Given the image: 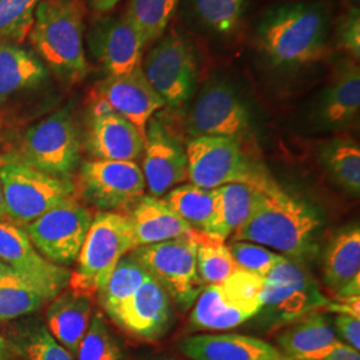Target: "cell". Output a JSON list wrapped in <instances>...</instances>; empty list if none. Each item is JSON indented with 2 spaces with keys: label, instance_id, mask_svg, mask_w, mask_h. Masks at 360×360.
Returning <instances> with one entry per match:
<instances>
[{
  "label": "cell",
  "instance_id": "cell-1",
  "mask_svg": "<svg viewBox=\"0 0 360 360\" xmlns=\"http://www.w3.org/2000/svg\"><path fill=\"white\" fill-rule=\"evenodd\" d=\"M330 19L321 3L295 1L271 7L255 28L259 55L271 68L295 71L327 55Z\"/></svg>",
  "mask_w": 360,
  "mask_h": 360
},
{
  "label": "cell",
  "instance_id": "cell-2",
  "mask_svg": "<svg viewBox=\"0 0 360 360\" xmlns=\"http://www.w3.org/2000/svg\"><path fill=\"white\" fill-rule=\"evenodd\" d=\"M321 226L314 208L269 179L257 186L250 214L233 233V242H251L304 259L316 250Z\"/></svg>",
  "mask_w": 360,
  "mask_h": 360
},
{
  "label": "cell",
  "instance_id": "cell-3",
  "mask_svg": "<svg viewBox=\"0 0 360 360\" xmlns=\"http://www.w3.org/2000/svg\"><path fill=\"white\" fill-rule=\"evenodd\" d=\"M84 0H41L28 34L35 55L67 84L89 74L84 50Z\"/></svg>",
  "mask_w": 360,
  "mask_h": 360
},
{
  "label": "cell",
  "instance_id": "cell-4",
  "mask_svg": "<svg viewBox=\"0 0 360 360\" xmlns=\"http://www.w3.org/2000/svg\"><path fill=\"white\" fill-rule=\"evenodd\" d=\"M0 180L6 220L20 229L75 195L72 180L44 174L11 154L0 159Z\"/></svg>",
  "mask_w": 360,
  "mask_h": 360
},
{
  "label": "cell",
  "instance_id": "cell-5",
  "mask_svg": "<svg viewBox=\"0 0 360 360\" xmlns=\"http://www.w3.org/2000/svg\"><path fill=\"white\" fill-rule=\"evenodd\" d=\"M80 136L71 108L65 107L25 131L13 156L59 179H70L80 162Z\"/></svg>",
  "mask_w": 360,
  "mask_h": 360
},
{
  "label": "cell",
  "instance_id": "cell-6",
  "mask_svg": "<svg viewBox=\"0 0 360 360\" xmlns=\"http://www.w3.org/2000/svg\"><path fill=\"white\" fill-rule=\"evenodd\" d=\"M135 248L127 215L99 211L77 257V271L72 272L70 287L96 294L119 263Z\"/></svg>",
  "mask_w": 360,
  "mask_h": 360
},
{
  "label": "cell",
  "instance_id": "cell-7",
  "mask_svg": "<svg viewBox=\"0 0 360 360\" xmlns=\"http://www.w3.org/2000/svg\"><path fill=\"white\" fill-rule=\"evenodd\" d=\"M188 179L203 188L231 183L262 184L270 176L245 155L242 142L224 136L193 138L186 148Z\"/></svg>",
  "mask_w": 360,
  "mask_h": 360
},
{
  "label": "cell",
  "instance_id": "cell-8",
  "mask_svg": "<svg viewBox=\"0 0 360 360\" xmlns=\"http://www.w3.org/2000/svg\"><path fill=\"white\" fill-rule=\"evenodd\" d=\"M198 232L193 238L142 245L129 252L181 309H191L205 288L196 269Z\"/></svg>",
  "mask_w": 360,
  "mask_h": 360
},
{
  "label": "cell",
  "instance_id": "cell-9",
  "mask_svg": "<svg viewBox=\"0 0 360 360\" xmlns=\"http://www.w3.org/2000/svg\"><path fill=\"white\" fill-rule=\"evenodd\" d=\"M94 215L75 195L23 229L39 252L58 266H71L90 231Z\"/></svg>",
  "mask_w": 360,
  "mask_h": 360
},
{
  "label": "cell",
  "instance_id": "cell-10",
  "mask_svg": "<svg viewBox=\"0 0 360 360\" xmlns=\"http://www.w3.org/2000/svg\"><path fill=\"white\" fill-rule=\"evenodd\" d=\"M75 193L102 212L131 210L144 196L146 180L135 162L90 160L82 165Z\"/></svg>",
  "mask_w": 360,
  "mask_h": 360
},
{
  "label": "cell",
  "instance_id": "cell-11",
  "mask_svg": "<svg viewBox=\"0 0 360 360\" xmlns=\"http://www.w3.org/2000/svg\"><path fill=\"white\" fill-rule=\"evenodd\" d=\"M142 70L166 105L179 108L193 98L198 63L193 46L180 35L159 39L147 53Z\"/></svg>",
  "mask_w": 360,
  "mask_h": 360
},
{
  "label": "cell",
  "instance_id": "cell-12",
  "mask_svg": "<svg viewBox=\"0 0 360 360\" xmlns=\"http://www.w3.org/2000/svg\"><path fill=\"white\" fill-rule=\"evenodd\" d=\"M251 115L243 98L230 83L212 80L200 91L188 116L193 138L224 136L240 141L250 132Z\"/></svg>",
  "mask_w": 360,
  "mask_h": 360
},
{
  "label": "cell",
  "instance_id": "cell-13",
  "mask_svg": "<svg viewBox=\"0 0 360 360\" xmlns=\"http://www.w3.org/2000/svg\"><path fill=\"white\" fill-rule=\"evenodd\" d=\"M0 262L31 284L47 302L65 291L72 276L68 269L43 257L26 231L6 219L0 221Z\"/></svg>",
  "mask_w": 360,
  "mask_h": 360
},
{
  "label": "cell",
  "instance_id": "cell-14",
  "mask_svg": "<svg viewBox=\"0 0 360 360\" xmlns=\"http://www.w3.org/2000/svg\"><path fill=\"white\" fill-rule=\"evenodd\" d=\"M262 311L276 321H294L306 312L328 304L309 275L282 257L263 276Z\"/></svg>",
  "mask_w": 360,
  "mask_h": 360
},
{
  "label": "cell",
  "instance_id": "cell-15",
  "mask_svg": "<svg viewBox=\"0 0 360 360\" xmlns=\"http://www.w3.org/2000/svg\"><path fill=\"white\" fill-rule=\"evenodd\" d=\"M359 110V63L345 56L311 105L309 124L315 131H340L354 123Z\"/></svg>",
  "mask_w": 360,
  "mask_h": 360
},
{
  "label": "cell",
  "instance_id": "cell-16",
  "mask_svg": "<svg viewBox=\"0 0 360 360\" xmlns=\"http://www.w3.org/2000/svg\"><path fill=\"white\" fill-rule=\"evenodd\" d=\"M89 49L105 75L129 74L142 65L146 41L142 34L123 16H107L91 27Z\"/></svg>",
  "mask_w": 360,
  "mask_h": 360
},
{
  "label": "cell",
  "instance_id": "cell-17",
  "mask_svg": "<svg viewBox=\"0 0 360 360\" xmlns=\"http://www.w3.org/2000/svg\"><path fill=\"white\" fill-rule=\"evenodd\" d=\"M144 142L146 139L132 123L94 96L86 147L96 160L135 162L142 156Z\"/></svg>",
  "mask_w": 360,
  "mask_h": 360
},
{
  "label": "cell",
  "instance_id": "cell-18",
  "mask_svg": "<svg viewBox=\"0 0 360 360\" xmlns=\"http://www.w3.org/2000/svg\"><path fill=\"white\" fill-rule=\"evenodd\" d=\"M95 96L132 123L144 139L150 120L166 105L147 80L142 65L129 74L105 75L98 83Z\"/></svg>",
  "mask_w": 360,
  "mask_h": 360
},
{
  "label": "cell",
  "instance_id": "cell-19",
  "mask_svg": "<svg viewBox=\"0 0 360 360\" xmlns=\"http://www.w3.org/2000/svg\"><path fill=\"white\" fill-rule=\"evenodd\" d=\"M111 321L139 339L158 340L167 334L172 326L174 309L171 297L148 275Z\"/></svg>",
  "mask_w": 360,
  "mask_h": 360
},
{
  "label": "cell",
  "instance_id": "cell-20",
  "mask_svg": "<svg viewBox=\"0 0 360 360\" xmlns=\"http://www.w3.org/2000/svg\"><path fill=\"white\" fill-rule=\"evenodd\" d=\"M143 176L151 196H162L188 179L187 155L158 120H150L143 150Z\"/></svg>",
  "mask_w": 360,
  "mask_h": 360
},
{
  "label": "cell",
  "instance_id": "cell-21",
  "mask_svg": "<svg viewBox=\"0 0 360 360\" xmlns=\"http://www.w3.org/2000/svg\"><path fill=\"white\" fill-rule=\"evenodd\" d=\"M94 315V294L67 287L46 312V327L59 345L77 358V349Z\"/></svg>",
  "mask_w": 360,
  "mask_h": 360
},
{
  "label": "cell",
  "instance_id": "cell-22",
  "mask_svg": "<svg viewBox=\"0 0 360 360\" xmlns=\"http://www.w3.org/2000/svg\"><path fill=\"white\" fill-rule=\"evenodd\" d=\"M179 347L191 360H284L278 348L247 335H193Z\"/></svg>",
  "mask_w": 360,
  "mask_h": 360
},
{
  "label": "cell",
  "instance_id": "cell-23",
  "mask_svg": "<svg viewBox=\"0 0 360 360\" xmlns=\"http://www.w3.org/2000/svg\"><path fill=\"white\" fill-rule=\"evenodd\" d=\"M127 217L135 248L179 238H193L198 232L176 215L163 199L151 195L142 196L131 208Z\"/></svg>",
  "mask_w": 360,
  "mask_h": 360
},
{
  "label": "cell",
  "instance_id": "cell-24",
  "mask_svg": "<svg viewBox=\"0 0 360 360\" xmlns=\"http://www.w3.org/2000/svg\"><path fill=\"white\" fill-rule=\"evenodd\" d=\"M326 284L336 297L360 294V230L358 226L338 232L324 252Z\"/></svg>",
  "mask_w": 360,
  "mask_h": 360
},
{
  "label": "cell",
  "instance_id": "cell-25",
  "mask_svg": "<svg viewBox=\"0 0 360 360\" xmlns=\"http://www.w3.org/2000/svg\"><path fill=\"white\" fill-rule=\"evenodd\" d=\"M284 360H323L339 343L334 326L322 314H309L278 339Z\"/></svg>",
  "mask_w": 360,
  "mask_h": 360
},
{
  "label": "cell",
  "instance_id": "cell-26",
  "mask_svg": "<svg viewBox=\"0 0 360 360\" xmlns=\"http://www.w3.org/2000/svg\"><path fill=\"white\" fill-rule=\"evenodd\" d=\"M49 77V70L35 52L20 44H0V105L16 95L38 90Z\"/></svg>",
  "mask_w": 360,
  "mask_h": 360
},
{
  "label": "cell",
  "instance_id": "cell-27",
  "mask_svg": "<svg viewBox=\"0 0 360 360\" xmlns=\"http://www.w3.org/2000/svg\"><path fill=\"white\" fill-rule=\"evenodd\" d=\"M255 188L257 186L245 183H231L215 188L214 215L203 233L210 239L224 243L245 223L252 206Z\"/></svg>",
  "mask_w": 360,
  "mask_h": 360
},
{
  "label": "cell",
  "instance_id": "cell-28",
  "mask_svg": "<svg viewBox=\"0 0 360 360\" xmlns=\"http://www.w3.org/2000/svg\"><path fill=\"white\" fill-rule=\"evenodd\" d=\"M318 159L335 184L351 195H359L360 148L358 143L345 138L330 139L319 147Z\"/></svg>",
  "mask_w": 360,
  "mask_h": 360
},
{
  "label": "cell",
  "instance_id": "cell-29",
  "mask_svg": "<svg viewBox=\"0 0 360 360\" xmlns=\"http://www.w3.org/2000/svg\"><path fill=\"white\" fill-rule=\"evenodd\" d=\"M251 318L238 309L227 306L220 295L219 284H208L195 300L190 326L200 331L231 330Z\"/></svg>",
  "mask_w": 360,
  "mask_h": 360
},
{
  "label": "cell",
  "instance_id": "cell-30",
  "mask_svg": "<svg viewBox=\"0 0 360 360\" xmlns=\"http://www.w3.org/2000/svg\"><path fill=\"white\" fill-rule=\"evenodd\" d=\"M147 276V271L129 254L119 260L108 281L96 292L99 303L110 319L115 316L117 311L134 295Z\"/></svg>",
  "mask_w": 360,
  "mask_h": 360
},
{
  "label": "cell",
  "instance_id": "cell-31",
  "mask_svg": "<svg viewBox=\"0 0 360 360\" xmlns=\"http://www.w3.org/2000/svg\"><path fill=\"white\" fill-rule=\"evenodd\" d=\"M217 191L195 184H181L169 190L163 199L167 206L196 231H206L214 215Z\"/></svg>",
  "mask_w": 360,
  "mask_h": 360
},
{
  "label": "cell",
  "instance_id": "cell-32",
  "mask_svg": "<svg viewBox=\"0 0 360 360\" xmlns=\"http://www.w3.org/2000/svg\"><path fill=\"white\" fill-rule=\"evenodd\" d=\"M46 303L44 296L4 266L0 272V322L31 315Z\"/></svg>",
  "mask_w": 360,
  "mask_h": 360
},
{
  "label": "cell",
  "instance_id": "cell-33",
  "mask_svg": "<svg viewBox=\"0 0 360 360\" xmlns=\"http://www.w3.org/2000/svg\"><path fill=\"white\" fill-rule=\"evenodd\" d=\"M7 339L25 360H75L41 323L20 324Z\"/></svg>",
  "mask_w": 360,
  "mask_h": 360
},
{
  "label": "cell",
  "instance_id": "cell-34",
  "mask_svg": "<svg viewBox=\"0 0 360 360\" xmlns=\"http://www.w3.org/2000/svg\"><path fill=\"white\" fill-rule=\"evenodd\" d=\"M180 0H129L124 16L147 43L162 38Z\"/></svg>",
  "mask_w": 360,
  "mask_h": 360
},
{
  "label": "cell",
  "instance_id": "cell-35",
  "mask_svg": "<svg viewBox=\"0 0 360 360\" xmlns=\"http://www.w3.org/2000/svg\"><path fill=\"white\" fill-rule=\"evenodd\" d=\"M196 269L205 284L221 283L239 270L232 259L229 245L210 239L200 231L196 236Z\"/></svg>",
  "mask_w": 360,
  "mask_h": 360
},
{
  "label": "cell",
  "instance_id": "cell-36",
  "mask_svg": "<svg viewBox=\"0 0 360 360\" xmlns=\"http://www.w3.org/2000/svg\"><path fill=\"white\" fill-rule=\"evenodd\" d=\"M262 288L263 278L243 270L235 271L227 279L219 283L220 295L224 303L250 318L257 316L262 309Z\"/></svg>",
  "mask_w": 360,
  "mask_h": 360
},
{
  "label": "cell",
  "instance_id": "cell-37",
  "mask_svg": "<svg viewBox=\"0 0 360 360\" xmlns=\"http://www.w3.org/2000/svg\"><path fill=\"white\" fill-rule=\"evenodd\" d=\"M199 22L211 32L229 37L240 26L245 0H191Z\"/></svg>",
  "mask_w": 360,
  "mask_h": 360
},
{
  "label": "cell",
  "instance_id": "cell-38",
  "mask_svg": "<svg viewBox=\"0 0 360 360\" xmlns=\"http://www.w3.org/2000/svg\"><path fill=\"white\" fill-rule=\"evenodd\" d=\"M77 360H123V347L108 323L103 312L95 311L90 327L84 335L77 354Z\"/></svg>",
  "mask_w": 360,
  "mask_h": 360
},
{
  "label": "cell",
  "instance_id": "cell-39",
  "mask_svg": "<svg viewBox=\"0 0 360 360\" xmlns=\"http://www.w3.org/2000/svg\"><path fill=\"white\" fill-rule=\"evenodd\" d=\"M41 0H0V44H20L34 25V15Z\"/></svg>",
  "mask_w": 360,
  "mask_h": 360
},
{
  "label": "cell",
  "instance_id": "cell-40",
  "mask_svg": "<svg viewBox=\"0 0 360 360\" xmlns=\"http://www.w3.org/2000/svg\"><path fill=\"white\" fill-rule=\"evenodd\" d=\"M229 250L239 270L257 274L262 278L266 276L282 257V255L251 242H232Z\"/></svg>",
  "mask_w": 360,
  "mask_h": 360
},
{
  "label": "cell",
  "instance_id": "cell-41",
  "mask_svg": "<svg viewBox=\"0 0 360 360\" xmlns=\"http://www.w3.org/2000/svg\"><path fill=\"white\" fill-rule=\"evenodd\" d=\"M335 43L346 56L359 63L360 59V10L348 6V10L336 22Z\"/></svg>",
  "mask_w": 360,
  "mask_h": 360
},
{
  "label": "cell",
  "instance_id": "cell-42",
  "mask_svg": "<svg viewBox=\"0 0 360 360\" xmlns=\"http://www.w3.org/2000/svg\"><path fill=\"white\" fill-rule=\"evenodd\" d=\"M335 333L342 343L359 351L360 318L349 315H338L335 318Z\"/></svg>",
  "mask_w": 360,
  "mask_h": 360
},
{
  "label": "cell",
  "instance_id": "cell-43",
  "mask_svg": "<svg viewBox=\"0 0 360 360\" xmlns=\"http://www.w3.org/2000/svg\"><path fill=\"white\" fill-rule=\"evenodd\" d=\"M330 309L338 312L339 315H349L354 318H360V297H336V302L330 303Z\"/></svg>",
  "mask_w": 360,
  "mask_h": 360
},
{
  "label": "cell",
  "instance_id": "cell-44",
  "mask_svg": "<svg viewBox=\"0 0 360 360\" xmlns=\"http://www.w3.org/2000/svg\"><path fill=\"white\" fill-rule=\"evenodd\" d=\"M323 360H360L359 351L340 342Z\"/></svg>",
  "mask_w": 360,
  "mask_h": 360
},
{
  "label": "cell",
  "instance_id": "cell-45",
  "mask_svg": "<svg viewBox=\"0 0 360 360\" xmlns=\"http://www.w3.org/2000/svg\"><path fill=\"white\" fill-rule=\"evenodd\" d=\"M18 354L13 343L6 336L0 334V360H15Z\"/></svg>",
  "mask_w": 360,
  "mask_h": 360
},
{
  "label": "cell",
  "instance_id": "cell-46",
  "mask_svg": "<svg viewBox=\"0 0 360 360\" xmlns=\"http://www.w3.org/2000/svg\"><path fill=\"white\" fill-rule=\"evenodd\" d=\"M95 13H107L112 11L120 0H89Z\"/></svg>",
  "mask_w": 360,
  "mask_h": 360
},
{
  "label": "cell",
  "instance_id": "cell-47",
  "mask_svg": "<svg viewBox=\"0 0 360 360\" xmlns=\"http://www.w3.org/2000/svg\"><path fill=\"white\" fill-rule=\"evenodd\" d=\"M6 219V211H4V199H3V188H1V180H0V221Z\"/></svg>",
  "mask_w": 360,
  "mask_h": 360
},
{
  "label": "cell",
  "instance_id": "cell-48",
  "mask_svg": "<svg viewBox=\"0 0 360 360\" xmlns=\"http://www.w3.org/2000/svg\"><path fill=\"white\" fill-rule=\"evenodd\" d=\"M348 6L352 7H359L360 0H347Z\"/></svg>",
  "mask_w": 360,
  "mask_h": 360
},
{
  "label": "cell",
  "instance_id": "cell-49",
  "mask_svg": "<svg viewBox=\"0 0 360 360\" xmlns=\"http://www.w3.org/2000/svg\"><path fill=\"white\" fill-rule=\"evenodd\" d=\"M4 266H6V264H4V263H1V262H0V272H1V270H3V269H4Z\"/></svg>",
  "mask_w": 360,
  "mask_h": 360
}]
</instances>
